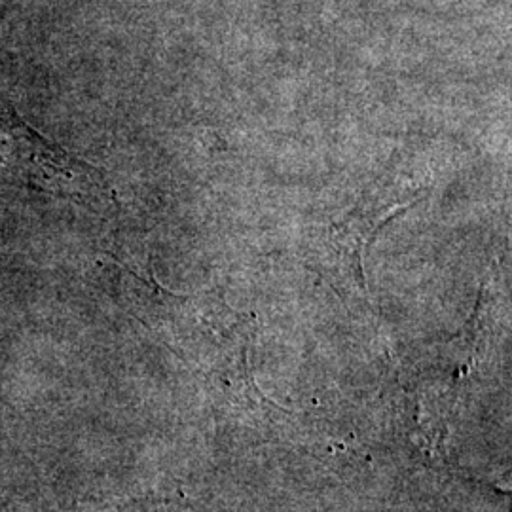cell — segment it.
<instances>
[{
	"instance_id": "cell-1",
	"label": "cell",
	"mask_w": 512,
	"mask_h": 512,
	"mask_svg": "<svg viewBox=\"0 0 512 512\" xmlns=\"http://www.w3.org/2000/svg\"><path fill=\"white\" fill-rule=\"evenodd\" d=\"M425 190L399 181H376L348 209L338 211L310 232V255L321 274L344 289L365 291V255L372 239L391 220L420 202Z\"/></svg>"
}]
</instances>
